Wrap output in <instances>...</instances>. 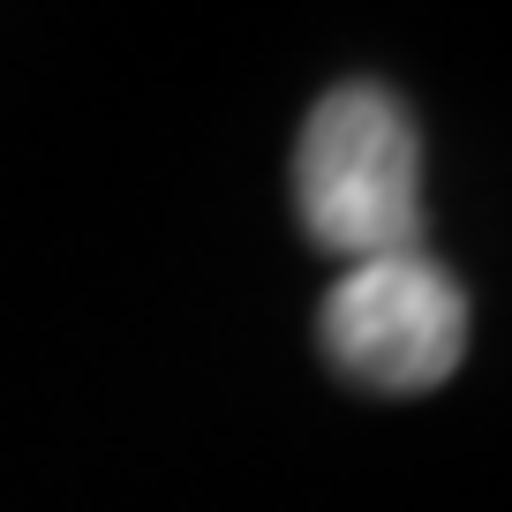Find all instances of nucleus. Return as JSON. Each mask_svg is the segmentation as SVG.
<instances>
[{
    "label": "nucleus",
    "mask_w": 512,
    "mask_h": 512,
    "mask_svg": "<svg viewBox=\"0 0 512 512\" xmlns=\"http://www.w3.org/2000/svg\"><path fill=\"white\" fill-rule=\"evenodd\" d=\"M294 211L347 264L407 256L422 234V136L384 83H339L294 144Z\"/></svg>",
    "instance_id": "f257e3e1"
},
{
    "label": "nucleus",
    "mask_w": 512,
    "mask_h": 512,
    "mask_svg": "<svg viewBox=\"0 0 512 512\" xmlns=\"http://www.w3.org/2000/svg\"><path fill=\"white\" fill-rule=\"evenodd\" d=\"M324 354L369 392H430L467 354V294L422 249L354 264L324 294Z\"/></svg>",
    "instance_id": "f03ea898"
}]
</instances>
